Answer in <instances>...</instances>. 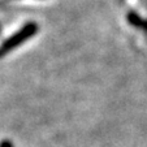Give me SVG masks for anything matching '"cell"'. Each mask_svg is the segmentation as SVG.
<instances>
[{"instance_id":"2","label":"cell","mask_w":147,"mask_h":147,"mask_svg":"<svg viewBox=\"0 0 147 147\" xmlns=\"http://www.w3.org/2000/svg\"><path fill=\"white\" fill-rule=\"evenodd\" d=\"M0 147H13V146H12V143L9 141H3L0 143Z\"/></svg>"},{"instance_id":"1","label":"cell","mask_w":147,"mask_h":147,"mask_svg":"<svg viewBox=\"0 0 147 147\" xmlns=\"http://www.w3.org/2000/svg\"><path fill=\"white\" fill-rule=\"evenodd\" d=\"M36 31H38V25H35L34 22H30V24H28V25H25L21 30H18L16 34H13L11 38H8L3 45L0 46V56L5 55L9 51L18 47L21 43H24L25 40L30 39L33 35H35Z\"/></svg>"}]
</instances>
